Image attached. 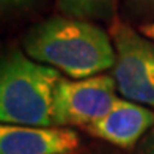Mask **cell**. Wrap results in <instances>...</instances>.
<instances>
[{
    "label": "cell",
    "mask_w": 154,
    "mask_h": 154,
    "mask_svg": "<svg viewBox=\"0 0 154 154\" xmlns=\"http://www.w3.org/2000/svg\"><path fill=\"white\" fill-rule=\"evenodd\" d=\"M142 33L145 35L146 38H149V39H152V41H154V20L142 27Z\"/></svg>",
    "instance_id": "cell-9"
},
{
    "label": "cell",
    "mask_w": 154,
    "mask_h": 154,
    "mask_svg": "<svg viewBox=\"0 0 154 154\" xmlns=\"http://www.w3.org/2000/svg\"><path fill=\"white\" fill-rule=\"evenodd\" d=\"M25 54L71 79L106 72L116 63L110 33L90 20L68 16L49 17L29 32Z\"/></svg>",
    "instance_id": "cell-1"
},
{
    "label": "cell",
    "mask_w": 154,
    "mask_h": 154,
    "mask_svg": "<svg viewBox=\"0 0 154 154\" xmlns=\"http://www.w3.org/2000/svg\"><path fill=\"white\" fill-rule=\"evenodd\" d=\"M110 38L116 51L113 77L120 94L154 107V41L123 22H115Z\"/></svg>",
    "instance_id": "cell-3"
},
{
    "label": "cell",
    "mask_w": 154,
    "mask_h": 154,
    "mask_svg": "<svg viewBox=\"0 0 154 154\" xmlns=\"http://www.w3.org/2000/svg\"><path fill=\"white\" fill-rule=\"evenodd\" d=\"M118 0H57V6L68 17L109 19L115 13Z\"/></svg>",
    "instance_id": "cell-7"
},
{
    "label": "cell",
    "mask_w": 154,
    "mask_h": 154,
    "mask_svg": "<svg viewBox=\"0 0 154 154\" xmlns=\"http://www.w3.org/2000/svg\"><path fill=\"white\" fill-rule=\"evenodd\" d=\"M148 152L149 154H154V132H152V137H151L149 145H148Z\"/></svg>",
    "instance_id": "cell-11"
},
{
    "label": "cell",
    "mask_w": 154,
    "mask_h": 154,
    "mask_svg": "<svg viewBox=\"0 0 154 154\" xmlns=\"http://www.w3.org/2000/svg\"><path fill=\"white\" fill-rule=\"evenodd\" d=\"M79 146V135L69 128L0 126V154H74Z\"/></svg>",
    "instance_id": "cell-5"
},
{
    "label": "cell",
    "mask_w": 154,
    "mask_h": 154,
    "mask_svg": "<svg viewBox=\"0 0 154 154\" xmlns=\"http://www.w3.org/2000/svg\"><path fill=\"white\" fill-rule=\"evenodd\" d=\"M113 75L60 79L54 99V126H88L106 116L118 101Z\"/></svg>",
    "instance_id": "cell-4"
},
{
    "label": "cell",
    "mask_w": 154,
    "mask_h": 154,
    "mask_svg": "<svg viewBox=\"0 0 154 154\" xmlns=\"http://www.w3.org/2000/svg\"><path fill=\"white\" fill-rule=\"evenodd\" d=\"M25 2H29V0H2L3 5H22Z\"/></svg>",
    "instance_id": "cell-10"
},
{
    "label": "cell",
    "mask_w": 154,
    "mask_h": 154,
    "mask_svg": "<svg viewBox=\"0 0 154 154\" xmlns=\"http://www.w3.org/2000/svg\"><path fill=\"white\" fill-rule=\"evenodd\" d=\"M60 71L20 51L3 57L0 68V120L17 126H54Z\"/></svg>",
    "instance_id": "cell-2"
},
{
    "label": "cell",
    "mask_w": 154,
    "mask_h": 154,
    "mask_svg": "<svg viewBox=\"0 0 154 154\" xmlns=\"http://www.w3.org/2000/svg\"><path fill=\"white\" fill-rule=\"evenodd\" d=\"M131 2L142 10H154V0H131Z\"/></svg>",
    "instance_id": "cell-8"
},
{
    "label": "cell",
    "mask_w": 154,
    "mask_h": 154,
    "mask_svg": "<svg viewBox=\"0 0 154 154\" xmlns=\"http://www.w3.org/2000/svg\"><path fill=\"white\" fill-rule=\"evenodd\" d=\"M154 126V113L146 106L118 97L106 116L88 126V131L97 138L129 148L134 146L149 128Z\"/></svg>",
    "instance_id": "cell-6"
}]
</instances>
